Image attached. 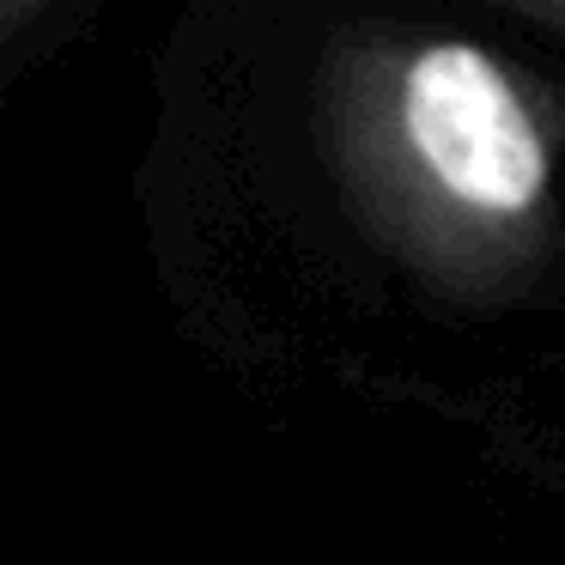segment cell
<instances>
[{"mask_svg":"<svg viewBox=\"0 0 565 565\" xmlns=\"http://www.w3.org/2000/svg\"><path fill=\"white\" fill-rule=\"evenodd\" d=\"M499 0H189L135 207L232 377L444 414L565 322V86Z\"/></svg>","mask_w":565,"mask_h":565,"instance_id":"1","label":"cell"},{"mask_svg":"<svg viewBox=\"0 0 565 565\" xmlns=\"http://www.w3.org/2000/svg\"><path fill=\"white\" fill-rule=\"evenodd\" d=\"M450 426L504 480H523L529 492H559L565 499V347L523 365L492 395L456 407Z\"/></svg>","mask_w":565,"mask_h":565,"instance_id":"2","label":"cell"},{"mask_svg":"<svg viewBox=\"0 0 565 565\" xmlns=\"http://www.w3.org/2000/svg\"><path fill=\"white\" fill-rule=\"evenodd\" d=\"M104 0H0V92L67 62L92 38Z\"/></svg>","mask_w":565,"mask_h":565,"instance_id":"3","label":"cell"},{"mask_svg":"<svg viewBox=\"0 0 565 565\" xmlns=\"http://www.w3.org/2000/svg\"><path fill=\"white\" fill-rule=\"evenodd\" d=\"M499 7L523 13L529 25H541L547 38H559V43H565V0H499Z\"/></svg>","mask_w":565,"mask_h":565,"instance_id":"4","label":"cell"}]
</instances>
